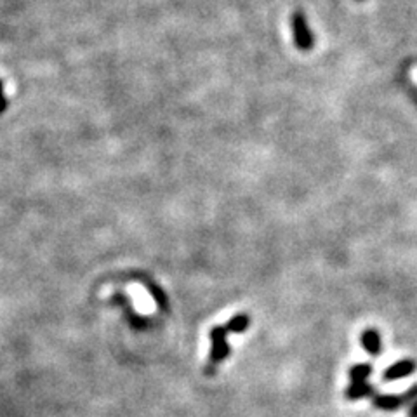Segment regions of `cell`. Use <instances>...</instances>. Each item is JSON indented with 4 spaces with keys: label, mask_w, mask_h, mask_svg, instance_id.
Listing matches in <instances>:
<instances>
[{
    "label": "cell",
    "mask_w": 417,
    "mask_h": 417,
    "mask_svg": "<svg viewBox=\"0 0 417 417\" xmlns=\"http://www.w3.org/2000/svg\"><path fill=\"white\" fill-rule=\"evenodd\" d=\"M374 394H376L374 386L368 385L367 381L352 383V385L346 387V391H345V397L352 402L361 400V398H367V397H374Z\"/></svg>",
    "instance_id": "cell-6"
},
{
    "label": "cell",
    "mask_w": 417,
    "mask_h": 417,
    "mask_svg": "<svg viewBox=\"0 0 417 417\" xmlns=\"http://www.w3.org/2000/svg\"><path fill=\"white\" fill-rule=\"evenodd\" d=\"M409 417H417V400L412 404L411 411H409Z\"/></svg>",
    "instance_id": "cell-10"
},
{
    "label": "cell",
    "mask_w": 417,
    "mask_h": 417,
    "mask_svg": "<svg viewBox=\"0 0 417 417\" xmlns=\"http://www.w3.org/2000/svg\"><path fill=\"white\" fill-rule=\"evenodd\" d=\"M210 341H212V349H210V364H221L224 358L230 355V345L226 341L228 331L223 326L210 328Z\"/></svg>",
    "instance_id": "cell-3"
},
{
    "label": "cell",
    "mask_w": 417,
    "mask_h": 417,
    "mask_svg": "<svg viewBox=\"0 0 417 417\" xmlns=\"http://www.w3.org/2000/svg\"><path fill=\"white\" fill-rule=\"evenodd\" d=\"M360 345L371 357H379L383 353L381 334L376 328H365L360 335Z\"/></svg>",
    "instance_id": "cell-5"
},
{
    "label": "cell",
    "mask_w": 417,
    "mask_h": 417,
    "mask_svg": "<svg viewBox=\"0 0 417 417\" xmlns=\"http://www.w3.org/2000/svg\"><path fill=\"white\" fill-rule=\"evenodd\" d=\"M7 106V101H6V96H4V89H2V82H0V113L6 110Z\"/></svg>",
    "instance_id": "cell-9"
},
{
    "label": "cell",
    "mask_w": 417,
    "mask_h": 417,
    "mask_svg": "<svg viewBox=\"0 0 417 417\" xmlns=\"http://www.w3.org/2000/svg\"><path fill=\"white\" fill-rule=\"evenodd\" d=\"M371 374H372V365L357 364L349 368L348 378L352 379V383H364V381H367V378Z\"/></svg>",
    "instance_id": "cell-8"
},
{
    "label": "cell",
    "mask_w": 417,
    "mask_h": 417,
    "mask_svg": "<svg viewBox=\"0 0 417 417\" xmlns=\"http://www.w3.org/2000/svg\"><path fill=\"white\" fill-rule=\"evenodd\" d=\"M250 326V316L245 315V313H238V315L231 316V320H228V323L224 326L228 332H233V334H240V332L247 331Z\"/></svg>",
    "instance_id": "cell-7"
},
{
    "label": "cell",
    "mask_w": 417,
    "mask_h": 417,
    "mask_svg": "<svg viewBox=\"0 0 417 417\" xmlns=\"http://www.w3.org/2000/svg\"><path fill=\"white\" fill-rule=\"evenodd\" d=\"M416 371H417V361L412 360V358H404V360L394 361L393 365H390V367L383 372V381L385 383L398 381V379L409 378V376L414 374Z\"/></svg>",
    "instance_id": "cell-4"
},
{
    "label": "cell",
    "mask_w": 417,
    "mask_h": 417,
    "mask_svg": "<svg viewBox=\"0 0 417 417\" xmlns=\"http://www.w3.org/2000/svg\"><path fill=\"white\" fill-rule=\"evenodd\" d=\"M290 27H293L294 44L299 51H312L315 46V37H313L312 28H309L308 20L301 11H296L290 18Z\"/></svg>",
    "instance_id": "cell-2"
},
{
    "label": "cell",
    "mask_w": 417,
    "mask_h": 417,
    "mask_svg": "<svg viewBox=\"0 0 417 417\" xmlns=\"http://www.w3.org/2000/svg\"><path fill=\"white\" fill-rule=\"evenodd\" d=\"M417 400V385L409 387L405 393L402 394H374L372 398V405L379 411L393 412L398 409L405 407V405H412Z\"/></svg>",
    "instance_id": "cell-1"
}]
</instances>
